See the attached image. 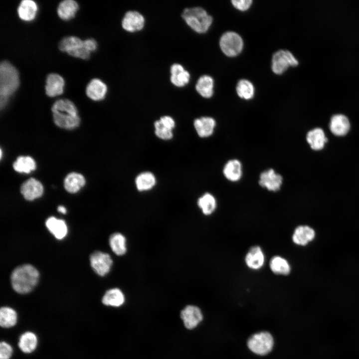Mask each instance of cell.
I'll use <instances>...</instances> for the list:
<instances>
[{
    "label": "cell",
    "mask_w": 359,
    "mask_h": 359,
    "mask_svg": "<svg viewBox=\"0 0 359 359\" xmlns=\"http://www.w3.org/2000/svg\"><path fill=\"white\" fill-rule=\"evenodd\" d=\"M51 110L54 123L58 127L74 129L79 125L80 119L75 105L69 99H59L53 104Z\"/></svg>",
    "instance_id": "6da1fadb"
},
{
    "label": "cell",
    "mask_w": 359,
    "mask_h": 359,
    "mask_svg": "<svg viewBox=\"0 0 359 359\" xmlns=\"http://www.w3.org/2000/svg\"><path fill=\"white\" fill-rule=\"evenodd\" d=\"M38 270L30 264H22L16 267L10 276L13 289L19 294H27L35 287L38 281Z\"/></svg>",
    "instance_id": "7a4b0ae2"
},
{
    "label": "cell",
    "mask_w": 359,
    "mask_h": 359,
    "mask_svg": "<svg viewBox=\"0 0 359 359\" xmlns=\"http://www.w3.org/2000/svg\"><path fill=\"white\" fill-rule=\"evenodd\" d=\"M19 85V73L16 68L7 61L0 64V105L2 109L6 105L9 98Z\"/></svg>",
    "instance_id": "3957f363"
},
{
    "label": "cell",
    "mask_w": 359,
    "mask_h": 359,
    "mask_svg": "<svg viewBox=\"0 0 359 359\" xmlns=\"http://www.w3.org/2000/svg\"><path fill=\"white\" fill-rule=\"evenodd\" d=\"M181 17L192 30L199 33L207 31L213 21L212 17L200 6L184 8Z\"/></svg>",
    "instance_id": "277c9868"
},
{
    "label": "cell",
    "mask_w": 359,
    "mask_h": 359,
    "mask_svg": "<svg viewBox=\"0 0 359 359\" xmlns=\"http://www.w3.org/2000/svg\"><path fill=\"white\" fill-rule=\"evenodd\" d=\"M274 340L272 336L267 332H261L252 336L247 342L250 350L255 354L264 356L272 350Z\"/></svg>",
    "instance_id": "5b68a950"
},
{
    "label": "cell",
    "mask_w": 359,
    "mask_h": 359,
    "mask_svg": "<svg viewBox=\"0 0 359 359\" xmlns=\"http://www.w3.org/2000/svg\"><path fill=\"white\" fill-rule=\"evenodd\" d=\"M219 46L223 53L227 56L238 55L242 50L243 41L242 37L234 31H227L220 38Z\"/></svg>",
    "instance_id": "8992f818"
},
{
    "label": "cell",
    "mask_w": 359,
    "mask_h": 359,
    "mask_svg": "<svg viewBox=\"0 0 359 359\" xmlns=\"http://www.w3.org/2000/svg\"><path fill=\"white\" fill-rule=\"evenodd\" d=\"M272 71L276 74L283 73L290 66H296L299 62L291 52L281 49L273 55L271 62Z\"/></svg>",
    "instance_id": "52a82bcc"
},
{
    "label": "cell",
    "mask_w": 359,
    "mask_h": 359,
    "mask_svg": "<svg viewBox=\"0 0 359 359\" xmlns=\"http://www.w3.org/2000/svg\"><path fill=\"white\" fill-rule=\"evenodd\" d=\"M90 262L93 270L101 276L109 272L113 264L109 254L99 251H94L90 255Z\"/></svg>",
    "instance_id": "ba28073f"
},
{
    "label": "cell",
    "mask_w": 359,
    "mask_h": 359,
    "mask_svg": "<svg viewBox=\"0 0 359 359\" xmlns=\"http://www.w3.org/2000/svg\"><path fill=\"white\" fill-rule=\"evenodd\" d=\"M145 23L144 16L136 10L126 11L121 21L122 27L129 32H136L143 28Z\"/></svg>",
    "instance_id": "9c48e42d"
},
{
    "label": "cell",
    "mask_w": 359,
    "mask_h": 359,
    "mask_svg": "<svg viewBox=\"0 0 359 359\" xmlns=\"http://www.w3.org/2000/svg\"><path fill=\"white\" fill-rule=\"evenodd\" d=\"M180 317L184 327L188 330H192L196 327L203 319L200 309L194 305L185 306L181 311Z\"/></svg>",
    "instance_id": "30bf717a"
},
{
    "label": "cell",
    "mask_w": 359,
    "mask_h": 359,
    "mask_svg": "<svg viewBox=\"0 0 359 359\" xmlns=\"http://www.w3.org/2000/svg\"><path fill=\"white\" fill-rule=\"evenodd\" d=\"M247 267L252 270H258L265 264V256L263 250L259 245L251 247L244 258Z\"/></svg>",
    "instance_id": "8fae6325"
},
{
    "label": "cell",
    "mask_w": 359,
    "mask_h": 359,
    "mask_svg": "<svg viewBox=\"0 0 359 359\" xmlns=\"http://www.w3.org/2000/svg\"><path fill=\"white\" fill-rule=\"evenodd\" d=\"M282 182V177L270 169L260 174L259 184L269 191L275 192L280 189Z\"/></svg>",
    "instance_id": "7c38bea8"
},
{
    "label": "cell",
    "mask_w": 359,
    "mask_h": 359,
    "mask_svg": "<svg viewBox=\"0 0 359 359\" xmlns=\"http://www.w3.org/2000/svg\"><path fill=\"white\" fill-rule=\"evenodd\" d=\"M20 192L25 199L31 201L42 196L43 186L39 181L31 178L22 184Z\"/></svg>",
    "instance_id": "4fadbf2b"
},
{
    "label": "cell",
    "mask_w": 359,
    "mask_h": 359,
    "mask_svg": "<svg viewBox=\"0 0 359 359\" xmlns=\"http://www.w3.org/2000/svg\"><path fill=\"white\" fill-rule=\"evenodd\" d=\"M65 81L63 78L57 73L49 74L46 79L45 91L50 97L61 95L64 91Z\"/></svg>",
    "instance_id": "5bb4252c"
},
{
    "label": "cell",
    "mask_w": 359,
    "mask_h": 359,
    "mask_svg": "<svg viewBox=\"0 0 359 359\" xmlns=\"http://www.w3.org/2000/svg\"><path fill=\"white\" fill-rule=\"evenodd\" d=\"M170 81L175 86L182 87L188 83L190 78L189 72L183 66L179 63H174L170 67Z\"/></svg>",
    "instance_id": "9a60e30c"
},
{
    "label": "cell",
    "mask_w": 359,
    "mask_h": 359,
    "mask_svg": "<svg viewBox=\"0 0 359 359\" xmlns=\"http://www.w3.org/2000/svg\"><path fill=\"white\" fill-rule=\"evenodd\" d=\"M108 91L105 83L98 78L90 80L86 87V94L91 100L95 101L104 99Z\"/></svg>",
    "instance_id": "2e32d148"
},
{
    "label": "cell",
    "mask_w": 359,
    "mask_h": 359,
    "mask_svg": "<svg viewBox=\"0 0 359 359\" xmlns=\"http://www.w3.org/2000/svg\"><path fill=\"white\" fill-rule=\"evenodd\" d=\"M315 237V230L307 225H299L294 230L292 236L294 243L299 246H305Z\"/></svg>",
    "instance_id": "e0dca14e"
},
{
    "label": "cell",
    "mask_w": 359,
    "mask_h": 359,
    "mask_svg": "<svg viewBox=\"0 0 359 359\" xmlns=\"http://www.w3.org/2000/svg\"><path fill=\"white\" fill-rule=\"evenodd\" d=\"M350 128V122L345 115L336 114L332 117L330 123V129L335 135L344 136L348 133Z\"/></svg>",
    "instance_id": "ac0fdd59"
},
{
    "label": "cell",
    "mask_w": 359,
    "mask_h": 359,
    "mask_svg": "<svg viewBox=\"0 0 359 359\" xmlns=\"http://www.w3.org/2000/svg\"><path fill=\"white\" fill-rule=\"evenodd\" d=\"M37 11V4L31 0H22L17 9L19 18L27 22L31 21L35 18Z\"/></svg>",
    "instance_id": "d6986e66"
},
{
    "label": "cell",
    "mask_w": 359,
    "mask_h": 359,
    "mask_svg": "<svg viewBox=\"0 0 359 359\" xmlns=\"http://www.w3.org/2000/svg\"><path fill=\"white\" fill-rule=\"evenodd\" d=\"M193 125L198 135L200 137L205 138L213 133L216 122L210 117H202L194 120Z\"/></svg>",
    "instance_id": "ffe728a7"
},
{
    "label": "cell",
    "mask_w": 359,
    "mask_h": 359,
    "mask_svg": "<svg viewBox=\"0 0 359 359\" xmlns=\"http://www.w3.org/2000/svg\"><path fill=\"white\" fill-rule=\"evenodd\" d=\"M45 225L48 230L58 239H62L67 235V226L64 220L54 216L48 218Z\"/></svg>",
    "instance_id": "44dd1931"
},
{
    "label": "cell",
    "mask_w": 359,
    "mask_h": 359,
    "mask_svg": "<svg viewBox=\"0 0 359 359\" xmlns=\"http://www.w3.org/2000/svg\"><path fill=\"white\" fill-rule=\"evenodd\" d=\"M79 5L73 0H65L59 3L57 8L58 16L63 20H69L75 17Z\"/></svg>",
    "instance_id": "7402d4cb"
},
{
    "label": "cell",
    "mask_w": 359,
    "mask_h": 359,
    "mask_svg": "<svg viewBox=\"0 0 359 359\" xmlns=\"http://www.w3.org/2000/svg\"><path fill=\"white\" fill-rule=\"evenodd\" d=\"M125 298L123 292L119 288H114L107 290L102 299V303L108 306L119 307L125 302Z\"/></svg>",
    "instance_id": "603a6c76"
},
{
    "label": "cell",
    "mask_w": 359,
    "mask_h": 359,
    "mask_svg": "<svg viewBox=\"0 0 359 359\" xmlns=\"http://www.w3.org/2000/svg\"><path fill=\"white\" fill-rule=\"evenodd\" d=\"M214 80L208 75H203L199 77L195 84L196 91L203 97L210 98L213 94Z\"/></svg>",
    "instance_id": "cb8c5ba5"
},
{
    "label": "cell",
    "mask_w": 359,
    "mask_h": 359,
    "mask_svg": "<svg viewBox=\"0 0 359 359\" xmlns=\"http://www.w3.org/2000/svg\"><path fill=\"white\" fill-rule=\"evenodd\" d=\"M269 268L274 274L278 275H288L291 270L288 260L280 255H275L271 258Z\"/></svg>",
    "instance_id": "d4e9b609"
},
{
    "label": "cell",
    "mask_w": 359,
    "mask_h": 359,
    "mask_svg": "<svg viewBox=\"0 0 359 359\" xmlns=\"http://www.w3.org/2000/svg\"><path fill=\"white\" fill-rule=\"evenodd\" d=\"M85 184V179L83 175L75 172L69 174L64 180L65 189L71 193L78 192Z\"/></svg>",
    "instance_id": "484cf974"
},
{
    "label": "cell",
    "mask_w": 359,
    "mask_h": 359,
    "mask_svg": "<svg viewBox=\"0 0 359 359\" xmlns=\"http://www.w3.org/2000/svg\"><path fill=\"white\" fill-rule=\"evenodd\" d=\"M327 141L324 131L319 128L310 131L307 135V141L314 150L322 149Z\"/></svg>",
    "instance_id": "4316f807"
},
{
    "label": "cell",
    "mask_w": 359,
    "mask_h": 359,
    "mask_svg": "<svg viewBox=\"0 0 359 359\" xmlns=\"http://www.w3.org/2000/svg\"><path fill=\"white\" fill-rule=\"evenodd\" d=\"M223 173L229 180L233 182L239 180L242 174L241 163L236 159L229 160L225 165Z\"/></svg>",
    "instance_id": "83f0119b"
},
{
    "label": "cell",
    "mask_w": 359,
    "mask_h": 359,
    "mask_svg": "<svg viewBox=\"0 0 359 359\" xmlns=\"http://www.w3.org/2000/svg\"><path fill=\"white\" fill-rule=\"evenodd\" d=\"M37 345L36 336L32 332H26L22 334L19 339L18 346L20 350L26 354L33 352Z\"/></svg>",
    "instance_id": "f1b7e54d"
},
{
    "label": "cell",
    "mask_w": 359,
    "mask_h": 359,
    "mask_svg": "<svg viewBox=\"0 0 359 359\" xmlns=\"http://www.w3.org/2000/svg\"><path fill=\"white\" fill-rule=\"evenodd\" d=\"M109 243L111 250L117 255L122 256L126 253V239L121 233L112 234L109 237Z\"/></svg>",
    "instance_id": "f546056e"
},
{
    "label": "cell",
    "mask_w": 359,
    "mask_h": 359,
    "mask_svg": "<svg viewBox=\"0 0 359 359\" xmlns=\"http://www.w3.org/2000/svg\"><path fill=\"white\" fill-rule=\"evenodd\" d=\"M84 46V41L75 36L64 37L59 43L58 48L62 52L69 54Z\"/></svg>",
    "instance_id": "4dcf8cb0"
},
{
    "label": "cell",
    "mask_w": 359,
    "mask_h": 359,
    "mask_svg": "<svg viewBox=\"0 0 359 359\" xmlns=\"http://www.w3.org/2000/svg\"><path fill=\"white\" fill-rule=\"evenodd\" d=\"M197 205L205 215L213 213L216 208V200L214 196L209 193H205L197 200Z\"/></svg>",
    "instance_id": "1f68e13d"
},
{
    "label": "cell",
    "mask_w": 359,
    "mask_h": 359,
    "mask_svg": "<svg viewBox=\"0 0 359 359\" xmlns=\"http://www.w3.org/2000/svg\"><path fill=\"white\" fill-rule=\"evenodd\" d=\"M14 170L19 173L29 174L36 169L35 161L29 156H19L13 164Z\"/></svg>",
    "instance_id": "d6a6232c"
},
{
    "label": "cell",
    "mask_w": 359,
    "mask_h": 359,
    "mask_svg": "<svg viewBox=\"0 0 359 359\" xmlns=\"http://www.w3.org/2000/svg\"><path fill=\"white\" fill-rule=\"evenodd\" d=\"M137 188L140 191L152 189L155 185L156 180L151 172H144L139 175L135 180Z\"/></svg>",
    "instance_id": "836d02e7"
},
{
    "label": "cell",
    "mask_w": 359,
    "mask_h": 359,
    "mask_svg": "<svg viewBox=\"0 0 359 359\" xmlns=\"http://www.w3.org/2000/svg\"><path fill=\"white\" fill-rule=\"evenodd\" d=\"M238 96L245 100L251 99L254 96L255 88L253 84L248 80L241 79L236 86Z\"/></svg>",
    "instance_id": "e575fe53"
},
{
    "label": "cell",
    "mask_w": 359,
    "mask_h": 359,
    "mask_svg": "<svg viewBox=\"0 0 359 359\" xmlns=\"http://www.w3.org/2000/svg\"><path fill=\"white\" fill-rule=\"evenodd\" d=\"M17 322V314L10 307H2L0 310V325L3 328L14 326Z\"/></svg>",
    "instance_id": "d590c367"
},
{
    "label": "cell",
    "mask_w": 359,
    "mask_h": 359,
    "mask_svg": "<svg viewBox=\"0 0 359 359\" xmlns=\"http://www.w3.org/2000/svg\"><path fill=\"white\" fill-rule=\"evenodd\" d=\"M155 134L157 137L163 140H170L173 136L172 130L165 127L160 121L157 120L154 123Z\"/></svg>",
    "instance_id": "8d00e7d4"
},
{
    "label": "cell",
    "mask_w": 359,
    "mask_h": 359,
    "mask_svg": "<svg viewBox=\"0 0 359 359\" xmlns=\"http://www.w3.org/2000/svg\"><path fill=\"white\" fill-rule=\"evenodd\" d=\"M12 354V349L9 344L1 342L0 344V359H9Z\"/></svg>",
    "instance_id": "74e56055"
},
{
    "label": "cell",
    "mask_w": 359,
    "mask_h": 359,
    "mask_svg": "<svg viewBox=\"0 0 359 359\" xmlns=\"http://www.w3.org/2000/svg\"><path fill=\"white\" fill-rule=\"evenodd\" d=\"M232 5L236 8L245 11L247 10L251 6L252 0H232L231 1Z\"/></svg>",
    "instance_id": "f35d334b"
},
{
    "label": "cell",
    "mask_w": 359,
    "mask_h": 359,
    "mask_svg": "<svg viewBox=\"0 0 359 359\" xmlns=\"http://www.w3.org/2000/svg\"><path fill=\"white\" fill-rule=\"evenodd\" d=\"M162 124L166 127L173 130L175 127V122L170 116H164L159 119Z\"/></svg>",
    "instance_id": "ab89813d"
},
{
    "label": "cell",
    "mask_w": 359,
    "mask_h": 359,
    "mask_svg": "<svg viewBox=\"0 0 359 359\" xmlns=\"http://www.w3.org/2000/svg\"><path fill=\"white\" fill-rule=\"evenodd\" d=\"M84 46L90 53L95 51L97 48V43L93 38H88L84 40Z\"/></svg>",
    "instance_id": "60d3db41"
},
{
    "label": "cell",
    "mask_w": 359,
    "mask_h": 359,
    "mask_svg": "<svg viewBox=\"0 0 359 359\" xmlns=\"http://www.w3.org/2000/svg\"><path fill=\"white\" fill-rule=\"evenodd\" d=\"M57 210L58 212L62 213V214H65L66 213V208L62 205H59L57 208Z\"/></svg>",
    "instance_id": "b9f144b4"
}]
</instances>
